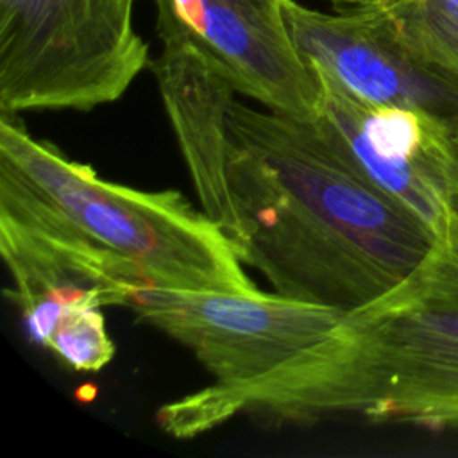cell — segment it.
Masks as SVG:
<instances>
[{
	"label": "cell",
	"mask_w": 458,
	"mask_h": 458,
	"mask_svg": "<svg viewBox=\"0 0 458 458\" xmlns=\"http://www.w3.org/2000/svg\"><path fill=\"white\" fill-rule=\"evenodd\" d=\"M313 72V70H311ZM318 131L363 177L435 234L458 199L453 132L428 113L360 100L320 72Z\"/></svg>",
	"instance_id": "7"
},
{
	"label": "cell",
	"mask_w": 458,
	"mask_h": 458,
	"mask_svg": "<svg viewBox=\"0 0 458 458\" xmlns=\"http://www.w3.org/2000/svg\"><path fill=\"white\" fill-rule=\"evenodd\" d=\"M453 141H454V147H456V150H458V134H453ZM451 213H453L454 216H458V199L453 200V204H451Z\"/></svg>",
	"instance_id": "13"
},
{
	"label": "cell",
	"mask_w": 458,
	"mask_h": 458,
	"mask_svg": "<svg viewBox=\"0 0 458 458\" xmlns=\"http://www.w3.org/2000/svg\"><path fill=\"white\" fill-rule=\"evenodd\" d=\"M195 433L238 415L315 422L358 415L458 431V216L392 290L347 311L326 340L256 379L181 401Z\"/></svg>",
	"instance_id": "2"
},
{
	"label": "cell",
	"mask_w": 458,
	"mask_h": 458,
	"mask_svg": "<svg viewBox=\"0 0 458 458\" xmlns=\"http://www.w3.org/2000/svg\"><path fill=\"white\" fill-rule=\"evenodd\" d=\"M292 39L313 72L352 97L431 114L458 134V79L410 54L381 23L347 11L324 13L284 0Z\"/></svg>",
	"instance_id": "9"
},
{
	"label": "cell",
	"mask_w": 458,
	"mask_h": 458,
	"mask_svg": "<svg viewBox=\"0 0 458 458\" xmlns=\"http://www.w3.org/2000/svg\"><path fill=\"white\" fill-rule=\"evenodd\" d=\"M45 349L52 351L75 372H98L114 356L102 308H82L63 318Z\"/></svg>",
	"instance_id": "12"
},
{
	"label": "cell",
	"mask_w": 458,
	"mask_h": 458,
	"mask_svg": "<svg viewBox=\"0 0 458 458\" xmlns=\"http://www.w3.org/2000/svg\"><path fill=\"white\" fill-rule=\"evenodd\" d=\"M229 136L233 245L274 292L347 313L399 284L431 249L437 234L313 120L236 100Z\"/></svg>",
	"instance_id": "1"
},
{
	"label": "cell",
	"mask_w": 458,
	"mask_h": 458,
	"mask_svg": "<svg viewBox=\"0 0 458 458\" xmlns=\"http://www.w3.org/2000/svg\"><path fill=\"white\" fill-rule=\"evenodd\" d=\"M125 308L188 347L216 386L281 367L326 340L344 315L277 292L181 290L156 283L136 288Z\"/></svg>",
	"instance_id": "6"
},
{
	"label": "cell",
	"mask_w": 458,
	"mask_h": 458,
	"mask_svg": "<svg viewBox=\"0 0 458 458\" xmlns=\"http://www.w3.org/2000/svg\"><path fill=\"white\" fill-rule=\"evenodd\" d=\"M0 252L13 279L5 293L43 347L70 313L125 306L136 288L154 283L5 168H0Z\"/></svg>",
	"instance_id": "5"
},
{
	"label": "cell",
	"mask_w": 458,
	"mask_h": 458,
	"mask_svg": "<svg viewBox=\"0 0 458 458\" xmlns=\"http://www.w3.org/2000/svg\"><path fill=\"white\" fill-rule=\"evenodd\" d=\"M159 95L202 211L231 240L238 233L229 181V116L238 93L197 50L184 43H163L150 61Z\"/></svg>",
	"instance_id": "10"
},
{
	"label": "cell",
	"mask_w": 458,
	"mask_h": 458,
	"mask_svg": "<svg viewBox=\"0 0 458 458\" xmlns=\"http://www.w3.org/2000/svg\"><path fill=\"white\" fill-rule=\"evenodd\" d=\"M0 116V168L9 170L100 245L156 284L256 293L231 236L175 190L145 191L97 175L55 145Z\"/></svg>",
	"instance_id": "3"
},
{
	"label": "cell",
	"mask_w": 458,
	"mask_h": 458,
	"mask_svg": "<svg viewBox=\"0 0 458 458\" xmlns=\"http://www.w3.org/2000/svg\"><path fill=\"white\" fill-rule=\"evenodd\" d=\"M381 23L410 54L458 79V0H331Z\"/></svg>",
	"instance_id": "11"
},
{
	"label": "cell",
	"mask_w": 458,
	"mask_h": 458,
	"mask_svg": "<svg viewBox=\"0 0 458 458\" xmlns=\"http://www.w3.org/2000/svg\"><path fill=\"white\" fill-rule=\"evenodd\" d=\"M161 43H184L204 55L238 93L267 109L313 120L317 75L301 57L284 0H152Z\"/></svg>",
	"instance_id": "8"
},
{
	"label": "cell",
	"mask_w": 458,
	"mask_h": 458,
	"mask_svg": "<svg viewBox=\"0 0 458 458\" xmlns=\"http://www.w3.org/2000/svg\"><path fill=\"white\" fill-rule=\"evenodd\" d=\"M138 0H0V113L91 111L150 68Z\"/></svg>",
	"instance_id": "4"
}]
</instances>
